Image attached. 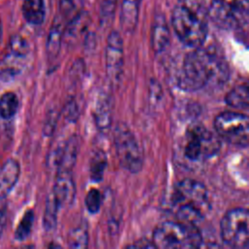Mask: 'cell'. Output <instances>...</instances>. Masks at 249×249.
<instances>
[{
    "mask_svg": "<svg viewBox=\"0 0 249 249\" xmlns=\"http://www.w3.org/2000/svg\"><path fill=\"white\" fill-rule=\"evenodd\" d=\"M228 74V65L218 50L200 46L186 56L180 85L188 89L221 85L227 81Z\"/></svg>",
    "mask_w": 249,
    "mask_h": 249,
    "instance_id": "cell-1",
    "label": "cell"
},
{
    "mask_svg": "<svg viewBox=\"0 0 249 249\" xmlns=\"http://www.w3.org/2000/svg\"><path fill=\"white\" fill-rule=\"evenodd\" d=\"M208 17L204 0H179L173 9L171 22L182 43L197 48L206 39Z\"/></svg>",
    "mask_w": 249,
    "mask_h": 249,
    "instance_id": "cell-2",
    "label": "cell"
},
{
    "mask_svg": "<svg viewBox=\"0 0 249 249\" xmlns=\"http://www.w3.org/2000/svg\"><path fill=\"white\" fill-rule=\"evenodd\" d=\"M171 201L180 221L196 224L210 208L206 188L198 181L184 179L174 188Z\"/></svg>",
    "mask_w": 249,
    "mask_h": 249,
    "instance_id": "cell-3",
    "label": "cell"
},
{
    "mask_svg": "<svg viewBox=\"0 0 249 249\" xmlns=\"http://www.w3.org/2000/svg\"><path fill=\"white\" fill-rule=\"evenodd\" d=\"M202 242L200 232L194 224L164 222L154 231L153 243L161 249H191L199 247Z\"/></svg>",
    "mask_w": 249,
    "mask_h": 249,
    "instance_id": "cell-4",
    "label": "cell"
},
{
    "mask_svg": "<svg viewBox=\"0 0 249 249\" xmlns=\"http://www.w3.org/2000/svg\"><path fill=\"white\" fill-rule=\"evenodd\" d=\"M114 146L121 166L128 172L137 173L143 166L142 149L130 128L119 123L114 128Z\"/></svg>",
    "mask_w": 249,
    "mask_h": 249,
    "instance_id": "cell-5",
    "label": "cell"
},
{
    "mask_svg": "<svg viewBox=\"0 0 249 249\" xmlns=\"http://www.w3.org/2000/svg\"><path fill=\"white\" fill-rule=\"evenodd\" d=\"M208 15L221 28L242 27L249 23V0H211Z\"/></svg>",
    "mask_w": 249,
    "mask_h": 249,
    "instance_id": "cell-6",
    "label": "cell"
},
{
    "mask_svg": "<svg viewBox=\"0 0 249 249\" xmlns=\"http://www.w3.org/2000/svg\"><path fill=\"white\" fill-rule=\"evenodd\" d=\"M218 135L236 146L249 145V116L238 112H223L214 123Z\"/></svg>",
    "mask_w": 249,
    "mask_h": 249,
    "instance_id": "cell-7",
    "label": "cell"
},
{
    "mask_svg": "<svg viewBox=\"0 0 249 249\" xmlns=\"http://www.w3.org/2000/svg\"><path fill=\"white\" fill-rule=\"evenodd\" d=\"M221 235L231 247H248L249 209L235 208L228 211L221 222Z\"/></svg>",
    "mask_w": 249,
    "mask_h": 249,
    "instance_id": "cell-8",
    "label": "cell"
},
{
    "mask_svg": "<svg viewBox=\"0 0 249 249\" xmlns=\"http://www.w3.org/2000/svg\"><path fill=\"white\" fill-rule=\"evenodd\" d=\"M186 156L192 160H203L217 154L220 149L219 137L202 125H194L188 131Z\"/></svg>",
    "mask_w": 249,
    "mask_h": 249,
    "instance_id": "cell-9",
    "label": "cell"
},
{
    "mask_svg": "<svg viewBox=\"0 0 249 249\" xmlns=\"http://www.w3.org/2000/svg\"><path fill=\"white\" fill-rule=\"evenodd\" d=\"M105 69L113 85L120 83L124 69V42L121 34L113 30L107 37L105 47Z\"/></svg>",
    "mask_w": 249,
    "mask_h": 249,
    "instance_id": "cell-10",
    "label": "cell"
},
{
    "mask_svg": "<svg viewBox=\"0 0 249 249\" xmlns=\"http://www.w3.org/2000/svg\"><path fill=\"white\" fill-rule=\"evenodd\" d=\"M81 140L79 135H71L67 140L59 143L55 150L51 154L50 164L51 167L58 172H72L76 163Z\"/></svg>",
    "mask_w": 249,
    "mask_h": 249,
    "instance_id": "cell-11",
    "label": "cell"
},
{
    "mask_svg": "<svg viewBox=\"0 0 249 249\" xmlns=\"http://www.w3.org/2000/svg\"><path fill=\"white\" fill-rule=\"evenodd\" d=\"M52 194L60 207L70 206L76 196V186L72 172H58Z\"/></svg>",
    "mask_w": 249,
    "mask_h": 249,
    "instance_id": "cell-12",
    "label": "cell"
},
{
    "mask_svg": "<svg viewBox=\"0 0 249 249\" xmlns=\"http://www.w3.org/2000/svg\"><path fill=\"white\" fill-rule=\"evenodd\" d=\"M112 104L106 92H101L96 97L93 107V120L101 133H107L112 124Z\"/></svg>",
    "mask_w": 249,
    "mask_h": 249,
    "instance_id": "cell-13",
    "label": "cell"
},
{
    "mask_svg": "<svg viewBox=\"0 0 249 249\" xmlns=\"http://www.w3.org/2000/svg\"><path fill=\"white\" fill-rule=\"evenodd\" d=\"M20 175V165L15 159H8L0 168V196H6L17 185Z\"/></svg>",
    "mask_w": 249,
    "mask_h": 249,
    "instance_id": "cell-14",
    "label": "cell"
},
{
    "mask_svg": "<svg viewBox=\"0 0 249 249\" xmlns=\"http://www.w3.org/2000/svg\"><path fill=\"white\" fill-rule=\"evenodd\" d=\"M29 46L25 38L21 35H13L8 46V53L4 60V64L20 69L18 63L28 54Z\"/></svg>",
    "mask_w": 249,
    "mask_h": 249,
    "instance_id": "cell-15",
    "label": "cell"
},
{
    "mask_svg": "<svg viewBox=\"0 0 249 249\" xmlns=\"http://www.w3.org/2000/svg\"><path fill=\"white\" fill-rule=\"evenodd\" d=\"M89 21L90 18L89 14L86 11H79L68 20L63 37H65L69 44L75 43L87 31Z\"/></svg>",
    "mask_w": 249,
    "mask_h": 249,
    "instance_id": "cell-16",
    "label": "cell"
},
{
    "mask_svg": "<svg viewBox=\"0 0 249 249\" xmlns=\"http://www.w3.org/2000/svg\"><path fill=\"white\" fill-rule=\"evenodd\" d=\"M140 0H123L121 6L120 20L123 30L131 33L136 27L138 19Z\"/></svg>",
    "mask_w": 249,
    "mask_h": 249,
    "instance_id": "cell-17",
    "label": "cell"
},
{
    "mask_svg": "<svg viewBox=\"0 0 249 249\" xmlns=\"http://www.w3.org/2000/svg\"><path fill=\"white\" fill-rule=\"evenodd\" d=\"M169 42V30L162 16H157L155 18L152 33H151V43L153 50L156 53L162 52Z\"/></svg>",
    "mask_w": 249,
    "mask_h": 249,
    "instance_id": "cell-18",
    "label": "cell"
},
{
    "mask_svg": "<svg viewBox=\"0 0 249 249\" xmlns=\"http://www.w3.org/2000/svg\"><path fill=\"white\" fill-rule=\"evenodd\" d=\"M21 11L24 19L30 24L39 25L45 19L44 0H24Z\"/></svg>",
    "mask_w": 249,
    "mask_h": 249,
    "instance_id": "cell-19",
    "label": "cell"
},
{
    "mask_svg": "<svg viewBox=\"0 0 249 249\" xmlns=\"http://www.w3.org/2000/svg\"><path fill=\"white\" fill-rule=\"evenodd\" d=\"M63 33L64 31L62 30L61 23L59 21H55L50 28L46 42V52L50 60L57 58L63 40Z\"/></svg>",
    "mask_w": 249,
    "mask_h": 249,
    "instance_id": "cell-20",
    "label": "cell"
},
{
    "mask_svg": "<svg viewBox=\"0 0 249 249\" xmlns=\"http://www.w3.org/2000/svg\"><path fill=\"white\" fill-rule=\"evenodd\" d=\"M226 102L233 108L249 110V82L231 89L226 96Z\"/></svg>",
    "mask_w": 249,
    "mask_h": 249,
    "instance_id": "cell-21",
    "label": "cell"
},
{
    "mask_svg": "<svg viewBox=\"0 0 249 249\" xmlns=\"http://www.w3.org/2000/svg\"><path fill=\"white\" fill-rule=\"evenodd\" d=\"M107 167V156L102 150H96L89 160V178L92 182H100L103 179Z\"/></svg>",
    "mask_w": 249,
    "mask_h": 249,
    "instance_id": "cell-22",
    "label": "cell"
},
{
    "mask_svg": "<svg viewBox=\"0 0 249 249\" xmlns=\"http://www.w3.org/2000/svg\"><path fill=\"white\" fill-rule=\"evenodd\" d=\"M60 208L53 195L51 193L46 200V206L43 216V226L46 231H52L57 224V213Z\"/></svg>",
    "mask_w": 249,
    "mask_h": 249,
    "instance_id": "cell-23",
    "label": "cell"
},
{
    "mask_svg": "<svg viewBox=\"0 0 249 249\" xmlns=\"http://www.w3.org/2000/svg\"><path fill=\"white\" fill-rule=\"evenodd\" d=\"M18 98L15 92L8 91L0 97V118L3 120L12 119L18 109Z\"/></svg>",
    "mask_w": 249,
    "mask_h": 249,
    "instance_id": "cell-24",
    "label": "cell"
},
{
    "mask_svg": "<svg viewBox=\"0 0 249 249\" xmlns=\"http://www.w3.org/2000/svg\"><path fill=\"white\" fill-rule=\"evenodd\" d=\"M89 231L86 226L73 228L67 235V243L70 248H87L89 245Z\"/></svg>",
    "mask_w": 249,
    "mask_h": 249,
    "instance_id": "cell-25",
    "label": "cell"
},
{
    "mask_svg": "<svg viewBox=\"0 0 249 249\" xmlns=\"http://www.w3.org/2000/svg\"><path fill=\"white\" fill-rule=\"evenodd\" d=\"M34 211L32 209L27 210L23 216L21 217L19 223L18 224V227L15 231V237L17 240L18 241H22L25 238L28 237L31 230H32V226L34 223Z\"/></svg>",
    "mask_w": 249,
    "mask_h": 249,
    "instance_id": "cell-26",
    "label": "cell"
},
{
    "mask_svg": "<svg viewBox=\"0 0 249 249\" xmlns=\"http://www.w3.org/2000/svg\"><path fill=\"white\" fill-rule=\"evenodd\" d=\"M101 202H102V196L100 192L97 189L92 188L87 193V196L85 198V204H86L87 210L90 214H95L99 211Z\"/></svg>",
    "mask_w": 249,
    "mask_h": 249,
    "instance_id": "cell-27",
    "label": "cell"
},
{
    "mask_svg": "<svg viewBox=\"0 0 249 249\" xmlns=\"http://www.w3.org/2000/svg\"><path fill=\"white\" fill-rule=\"evenodd\" d=\"M116 9V0H102L100 4V21L102 25H108L112 21Z\"/></svg>",
    "mask_w": 249,
    "mask_h": 249,
    "instance_id": "cell-28",
    "label": "cell"
},
{
    "mask_svg": "<svg viewBox=\"0 0 249 249\" xmlns=\"http://www.w3.org/2000/svg\"><path fill=\"white\" fill-rule=\"evenodd\" d=\"M77 11V0H59V12L61 15L68 18V20L74 17Z\"/></svg>",
    "mask_w": 249,
    "mask_h": 249,
    "instance_id": "cell-29",
    "label": "cell"
},
{
    "mask_svg": "<svg viewBox=\"0 0 249 249\" xmlns=\"http://www.w3.org/2000/svg\"><path fill=\"white\" fill-rule=\"evenodd\" d=\"M63 113L65 116V119L69 122H75L80 115V108L77 102L74 99L69 100L63 109Z\"/></svg>",
    "mask_w": 249,
    "mask_h": 249,
    "instance_id": "cell-30",
    "label": "cell"
},
{
    "mask_svg": "<svg viewBox=\"0 0 249 249\" xmlns=\"http://www.w3.org/2000/svg\"><path fill=\"white\" fill-rule=\"evenodd\" d=\"M56 118H57L56 114L53 111H51L50 115L47 117V120L44 124V128H43V131L46 135H51L53 133V131L54 130L55 124H56Z\"/></svg>",
    "mask_w": 249,
    "mask_h": 249,
    "instance_id": "cell-31",
    "label": "cell"
},
{
    "mask_svg": "<svg viewBox=\"0 0 249 249\" xmlns=\"http://www.w3.org/2000/svg\"><path fill=\"white\" fill-rule=\"evenodd\" d=\"M6 224V211L3 208H0V236L4 230Z\"/></svg>",
    "mask_w": 249,
    "mask_h": 249,
    "instance_id": "cell-32",
    "label": "cell"
},
{
    "mask_svg": "<svg viewBox=\"0 0 249 249\" xmlns=\"http://www.w3.org/2000/svg\"><path fill=\"white\" fill-rule=\"evenodd\" d=\"M1 38H2V26H1V21H0V42H1Z\"/></svg>",
    "mask_w": 249,
    "mask_h": 249,
    "instance_id": "cell-33",
    "label": "cell"
}]
</instances>
